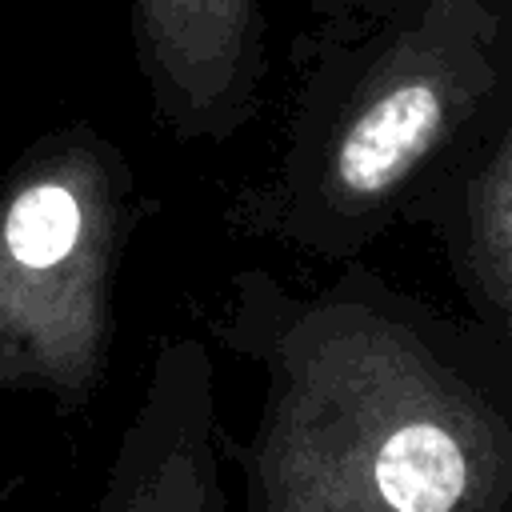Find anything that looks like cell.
Segmentation results:
<instances>
[{"instance_id":"cell-1","label":"cell","mask_w":512,"mask_h":512,"mask_svg":"<svg viewBox=\"0 0 512 512\" xmlns=\"http://www.w3.org/2000/svg\"><path fill=\"white\" fill-rule=\"evenodd\" d=\"M216 340L260 376L244 512H512V356L364 260L228 276Z\"/></svg>"},{"instance_id":"cell-2","label":"cell","mask_w":512,"mask_h":512,"mask_svg":"<svg viewBox=\"0 0 512 512\" xmlns=\"http://www.w3.org/2000/svg\"><path fill=\"white\" fill-rule=\"evenodd\" d=\"M512 44V0H396L316 20L268 168L224 224L328 264L360 260L436 176L484 108Z\"/></svg>"},{"instance_id":"cell-3","label":"cell","mask_w":512,"mask_h":512,"mask_svg":"<svg viewBox=\"0 0 512 512\" xmlns=\"http://www.w3.org/2000/svg\"><path fill=\"white\" fill-rule=\"evenodd\" d=\"M144 216L124 148L88 120L40 132L0 176V396L84 412L116 344V284Z\"/></svg>"},{"instance_id":"cell-4","label":"cell","mask_w":512,"mask_h":512,"mask_svg":"<svg viewBox=\"0 0 512 512\" xmlns=\"http://www.w3.org/2000/svg\"><path fill=\"white\" fill-rule=\"evenodd\" d=\"M128 36L152 120L180 144H228L260 104L264 0H128Z\"/></svg>"},{"instance_id":"cell-5","label":"cell","mask_w":512,"mask_h":512,"mask_svg":"<svg viewBox=\"0 0 512 512\" xmlns=\"http://www.w3.org/2000/svg\"><path fill=\"white\" fill-rule=\"evenodd\" d=\"M404 224L432 236L464 312L512 356V44L496 88Z\"/></svg>"},{"instance_id":"cell-6","label":"cell","mask_w":512,"mask_h":512,"mask_svg":"<svg viewBox=\"0 0 512 512\" xmlns=\"http://www.w3.org/2000/svg\"><path fill=\"white\" fill-rule=\"evenodd\" d=\"M216 372L196 336L160 340L92 512H228Z\"/></svg>"},{"instance_id":"cell-7","label":"cell","mask_w":512,"mask_h":512,"mask_svg":"<svg viewBox=\"0 0 512 512\" xmlns=\"http://www.w3.org/2000/svg\"><path fill=\"white\" fill-rule=\"evenodd\" d=\"M396 0H308V12L316 20H344V16H368V12H384Z\"/></svg>"}]
</instances>
